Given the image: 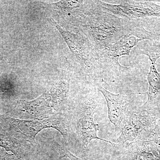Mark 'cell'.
Masks as SVG:
<instances>
[{"mask_svg":"<svg viewBox=\"0 0 160 160\" xmlns=\"http://www.w3.org/2000/svg\"><path fill=\"white\" fill-rule=\"evenodd\" d=\"M89 13L82 25L90 43L96 51L117 42L134 23V20L119 17L103 10L98 5Z\"/></svg>","mask_w":160,"mask_h":160,"instance_id":"1","label":"cell"},{"mask_svg":"<svg viewBox=\"0 0 160 160\" xmlns=\"http://www.w3.org/2000/svg\"><path fill=\"white\" fill-rule=\"evenodd\" d=\"M70 80L69 72H64L51 89L39 97L32 101H19L13 108V114L22 120H33L62 113L69 96Z\"/></svg>","mask_w":160,"mask_h":160,"instance_id":"2","label":"cell"},{"mask_svg":"<svg viewBox=\"0 0 160 160\" xmlns=\"http://www.w3.org/2000/svg\"><path fill=\"white\" fill-rule=\"evenodd\" d=\"M158 38L153 32L147 30L135 21L131 28L118 41L105 49L98 51L99 62L102 71L119 75L122 72L130 69L122 66L119 59L121 57L129 55L130 52L139 42L145 40L154 41Z\"/></svg>","mask_w":160,"mask_h":160,"instance_id":"3","label":"cell"},{"mask_svg":"<svg viewBox=\"0 0 160 160\" xmlns=\"http://www.w3.org/2000/svg\"><path fill=\"white\" fill-rule=\"evenodd\" d=\"M1 119L16 137L26 141L32 146L36 145L37 135L44 129H56L62 135L66 143H68L71 134V125L62 112L45 118L22 120L2 118Z\"/></svg>","mask_w":160,"mask_h":160,"instance_id":"4","label":"cell"},{"mask_svg":"<svg viewBox=\"0 0 160 160\" xmlns=\"http://www.w3.org/2000/svg\"><path fill=\"white\" fill-rule=\"evenodd\" d=\"M56 26L84 70L98 83L102 82L103 73L99 62L98 52L90 42L82 35L65 31L60 26Z\"/></svg>","mask_w":160,"mask_h":160,"instance_id":"5","label":"cell"},{"mask_svg":"<svg viewBox=\"0 0 160 160\" xmlns=\"http://www.w3.org/2000/svg\"><path fill=\"white\" fill-rule=\"evenodd\" d=\"M159 117L127 111L116 144L123 146L138 141H152L153 130Z\"/></svg>","mask_w":160,"mask_h":160,"instance_id":"6","label":"cell"},{"mask_svg":"<svg viewBox=\"0 0 160 160\" xmlns=\"http://www.w3.org/2000/svg\"><path fill=\"white\" fill-rule=\"evenodd\" d=\"M98 99L97 92L93 90L84 97L80 104L76 131L78 140L83 148H88L91 140L94 139L110 143L113 147L116 146L114 143L98 136V126L93 120L98 109Z\"/></svg>","mask_w":160,"mask_h":160,"instance_id":"7","label":"cell"},{"mask_svg":"<svg viewBox=\"0 0 160 160\" xmlns=\"http://www.w3.org/2000/svg\"><path fill=\"white\" fill-rule=\"evenodd\" d=\"M97 3L103 10L127 19L160 18V5L153 1H122L118 4L97 1Z\"/></svg>","mask_w":160,"mask_h":160,"instance_id":"8","label":"cell"},{"mask_svg":"<svg viewBox=\"0 0 160 160\" xmlns=\"http://www.w3.org/2000/svg\"><path fill=\"white\" fill-rule=\"evenodd\" d=\"M97 86L107 102L109 121L114 125L115 131H118L126 118L127 107L130 103L131 94H115L106 90L100 84H97Z\"/></svg>","mask_w":160,"mask_h":160,"instance_id":"9","label":"cell"},{"mask_svg":"<svg viewBox=\"0 0 160 160\" xmlns=\"http://www.w3.org/2000/svg\"><path fill=\"white\" fill-rule=\"evenodd\" d=\"M119 146L124 148L121 160H160V152L153 140L138 141Z\"/></svg>","mask_w":160,"mask_h":160,"instance_id":"10","label":"cell"},{"mask_svg":"<svg viewBox=\"0 0 160 160\" xmlns=\"http://www.w3.org/2000/svg\"><path fill=\"white\" fill-rule=\"evenodd\" d=\"M147 79L149 84V89L146 92L148 99L141 107V111L159 117L160 73L156 69V64L151 63Z\"/></svg>","mask_w":160,"mask_h":160,"instance_id":"11","label":"cell"},{"mask_svg":"<svg viewBox=\"0 0 160 160\" xmlns=\"http://www.w3.org/2000/svg\"><path fill=\"white\" fill-rule=\"evenodd\" d=\"M137 46L138 53L148 57L151 63L156 64L158 59L160 58V41L145 40Z\"/></svg>","mask_w":160,"mask_h":160,"instance_id":"12","label":"cell"},{"mask_svg":"<svg viewBox=\"0 0 160 160\" xmlns=\"http://www.w3.org/2000/svg\"><path fill=\"white\" fill-rule=\"evenodd\" d=\"M59 157L58 160H61L65 158H68L69 160H84L77 157L72 154L65 146H62L60 147V148L59 149ZM100 160H108L107 158H105Z\"/></svg>","mask_w":160,"mask_h":160,"instance_id":"13","label":"cell"},{"mask_svg":"<svg viewBox=\"0 0 160 160\" xmlns=\"http://www.w3.org/2000/svg\"><path fill=\"white\" fill-rule=\"evenodd\" d=\"M160 138V115L153 130V141Z\"/></svg>","mask_w":160,"mask_h":160,"instance_id":"14","label":"cell"},{"mask_svg":"<svg viewBox=\"0 0 160 160\" xmlns=\"http://www.w3.org/2000/svg\"><path fill=\"white\" fill-rule=\"evenodd\" d=\"M0 160H16L14 158L6 154L0 153Z\"/></svg>","mask_w":160,"mask_h":160,"instance_id":"15","label":"cell"},{"mask_svg":"<svg viewBox=\"0 0 160 160\" xmlns=\"http://www.w3.org/2000/svg\"><path fill=\"white\" fill-rule=\"evenodd\" d=\"M155 141L157 145L158 148L160 152V138L158 139L154 140Z\"/></svg>","mask_w":160,"mask_h":160,"instance_id":"16","label":"cell"},{"mask_svg":"<svg viewBox=\"0 0 160 160\" xmlns=\"http://www.w3.org/2000/svg\"><path fill=\"white\" fill-rule=\"evenodd\" d=\"M154 2H160V1H153Z\"/></svg>","mask_w":160,"mask_h":160,"instance_id":"17","label":"cell"}]
</instances>
